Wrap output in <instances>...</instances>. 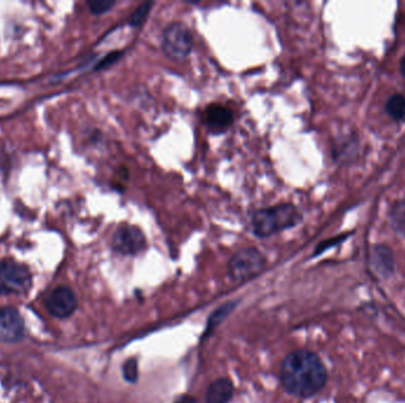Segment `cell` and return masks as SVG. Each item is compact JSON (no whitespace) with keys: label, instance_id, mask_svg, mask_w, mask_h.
<instances>
[{"label":"cell","instance_id":"7c38bea8","mask_svg":"<svg viewBox=\"0 0 405 403\" xmlns=\"http://www.w3.org/2000/svg\"><path fill=\"white\" fill-rule=\"evenodd\" d=\"M387 111L389 116L394 118V121H404L405 97L401 93L391 96L387 102Z\"/></svg>","mask_w":405,"mask_h":403},{"label":"cell","instance_id":"9a60e30c","mask_svg":"<svg viewBox=\"0 0 405 403\" xmlns=\"http://www.w3.org/2000/svg\"><path fill=\"white\" fill-rule=\"evenodd\" d=\"M138 368L139 365H138V361L135 358H129L128 361H126L123 367H122V374H123L126 381H128L129 383H135L138 381V378H139Z\"/></svg>","mask_w":405,"mask_h":403},{"label":"cell","instance_id":"d6986e66","mask_svg":"<svg viewBox=\"0 0 405 403\" xmlns=\"http://www.w3.org/2000/svg\"><path fill=\"white\" fill-rule=\"evenodd\" d=\"M346 238H348V236H340L337 237V238H333V239L326 240V242H323V243L320 244L319 246H318V249H316V254H321V252L327 250V249L333 247L334 245H338V244L341 243V242H344Z\"/></svg>","mask_w":405,"mask_h":403},{"label":"cell","instance_id":"8992f818","mask_svg":"<svg viewBox=\"0 0 405 403\" xmlns=\"http://www.w3.org/2000/svg\"><path fill=\"white\" fill-rule=\"evenodd\" d=\"M146 246V236L138 226H120L111 238V249L121 256H137L145 251Z\"/></svg>","mask_w":405,"mask_h":403},{"label":"cell","instance_id":"7a4b0ae2","mask_svg":"<svg viewBox=\"0 0 405 403\" xmlns=\"http://www.w3.org/2000/svg\"><path fill=\"white\" fill-rule=\"evenodd\" d=\"M302 213L295 205L284 203L251 212V232L258 238H269L292 229L302 222Z\"/></svg>","mask_w":405,"mask_h":403},{"label":"cell","instance_id":"5b68a950","mask_svg":"<svg viewBox=\"0 0 405 403\" xmlns=\"http://www.w3.org/2000/svg\"><path fill=\"white\" fill-rule=\"evenodd\" d=\"M33 284V276L26 265L12 259L0 261V295L24 293Z\"/></svg>","mask_w":405,"mask_h":403},{"label":"cell","instance_id":"ac0fdd59","mask_svg":"<svg viewBox=\"0 0 405 403\" xmlns=\"http://www.w3.org/2000/svg\"><path fill=\"white\" fill-rule=\"evenodd\" d=\"M122 56V51H113L111 54H108L106 57L102 58L96 67L95 70H101V69L108 68L111 64H114L115 62H118Z\"/></svg>","mask_w":405,"mask_h":403},{"label":"cell","instance_id":"44dd1931","mask_svg":"<svg viewBox=\"0 0 405 403\" xmlns=\"http://www.w3.org/2000/svg\"><path fill=\"white\" fill-rule=\"evenodd\" d=\"M401 75L404 76L405 77V55L404 57L401 58Z\"/></svg>","mask_w":405,"mask_h":403},{"label":"cell","instance_id":"9c48e42d","mask_svg":"<svg viewBox=\"0 0 405 403\" xmlns=\"http://www.w3.org/2000/svg\"><path fill=\"white\" fill-rule=\"evenodd\" d=\"M204 125L212 134H222L231 127L233 122V111L219 103L209 104L204 109Z\"/></svg>","mask_w":405,"mask_h":403},{"label":"cell","instance_id":"2e32d148","mask_svg":"<svg viewBox=\"0 0 405 403\" xmlns=\"http://www.w3.org/2000/svg\"><path fill=\"white\" fill-rule=\"evenodd\" d=\"M88 8L89 11L95 16L104 15L111 11L114 8L116 3L111 0H95V1H88Z\"/></svg>","mask_w":405,"mask_h":403},{"label":"cell","instance_id":"ffe728a7","mask_svg":"<svg viewBox=\"0 0 405 403\" xmlns=\"http://www.w3.org/2000/svg\"><path fill=\"white\" fill-rule=\"evenodd\" d=\"M176 403H198V401L197 399H194L192 396H183Z\"/></svg>","mask_w":405,"mask_h":403},{"label":"cell","instance_id":"ba28073f","mask_svg":"<svg viewBox=\"0 0 405 403\" xmlns=\"http://www.w3.org/2000/svg\"><path fill=\"white\" fill-rule=\"evenodd\" d=\"M77 298L72 290L65 286L55 289L48 297L47 309L54 317L67 318L75 312Z\"/></svg>","mask_w":405,"mask_h":403},{"label":"cell","instance_id":"5bb4252c","mask_svg":"<svg viewBox=\"0 0 405 403\" xmlns=\"http://www.w3.org/2000/svg\"><path fill=\"white\" fill-rule=\"evenodd\" d=\"M153 5H155L153 1H148V3H144L139 8H135V11L133 12V15L129 18V25L133 26V28H139V26L143 25L145 21L148 19Z\"/></svg>","mask_w":405,"mask_h":403},{"label":"cell","instance_id":"52a82bcc","mask_svg":"<svg viewBox=\"0 0 405 403\" xmlns=\"http://www.w3.org/2000/svg\"><path fill=\"white\" fill-rule=\"evenodd\" d=\"M24 337V319L15 307L0 309V342L17 343Z\"/></svg>","mask_w":405,"mask_h":403},{"label":"cell","instance_id":"8fae6325","mask_svg":"<svg viewBox=\"0 0 405 403\" xmlns=\"http://www.w3.org/2000/svg\"><path fill=\"white\" fill-rule=\"evenodd\" d=\"M235 387L228 378H218L209 385L205 394V403H229L233 399Z\"/></svg>","mask_w":405,"mask_h":403},{"label":"cell","instance_id":"3957f363","mask_svg":"<svg viewBox=\"0 0 405 403\" xmlns=\"http://www.w3.org/2000/svg\"><path fill=\"white\" fill-rule=\"evenodd\" d=\"M267 266V259L255 247H245L233 254L228 265L229 275L236 282H243L260 275Z\"/></svg>","mask_w":405,"mask_h":403},{"label":"cell","instance_id":"6da1fadb","mask_svg":"<svg viewBox=\"0 0 405 403\" xmlns=\"http://www.w3.org/2000/svg\"><path fill=\"white\" fill-rule=\"evenodd\" d=\"M281 385L286 392L298 397H311L321 390L327 382V369L316 353L295 350L281 362Z\"/></svg>","mask_w":405,"mask_h":403},{"label":"cell","instance_id":"4fadbf2b","mask_svg":"<svg viewBox=\"0 0 405 403\" xmlns=\"http://www.w3.org/2000/svg\"><path fill=\"white\" fill-rule=\"evenodd\" d=\"M391 225L397 232L405 236V201L394 205L390 213Z\"/></svg>","mask_w":405,"mask_h":403},{"label":"cell","instance_id":"30bf717a","mask_svg":"<svg viewBox=\"0 0 405 403\" xmlns=\"http://www.w3.org/2000/svg\"><path fill=\"white\" fill-rule=\"evenodd\" d=\"M370 266L379 277L387 278L394 271V257L390 247L385 245H375L369 254Z\"/></svg>","mask_w":405,"mask_h":403},{"label":"cell","instance_id":"e0dca14e","mask_svg":"<svg viewBox=\"0 0 405 403\" xmlns=\"http://www.w3.org/2000/svg\"><path fill=\"white\" fill-rule=\"evenodd\" d=\"M233 304H228V305H224V307H221V309L216 311L213 316L210 318V323H209V330L216 328V325L218 324L219 322L222 321L223 318L226 317V314H229L231 309H233Z\"/></svg>","mask_w":405,"mask_h":403},{"label":"cell","instance_id":"277c9868","mask_svg":"<svg viewBox=\"0 0 405 403\" xmlns=\"http://www.w3.org/2000/svg\"><path fill=\"white\" fill-rule=\"evenodd\" d=\"M162 47L170 58L182 61L194 50V36L187 24L173 22L162 33Z\"/></svg>","mask_w":405,"mask_h":403}]
</instances>
